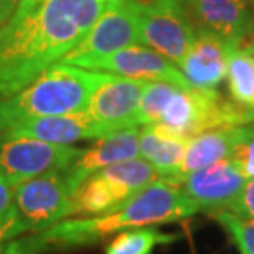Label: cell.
<instances>
[{
    "label": "cell",
    "instance_id": "cell-30",
    "mask_svg": "<svg viewBox=\"0 0 254 254\" xmlns=\"http://www.w3.org/2000/svg\"><path fill=\"white\" fill-rule=\"evenodd\" d=\"M135 3H139L140 7H147V5H152V3H157V2H162V0H134ZM174 2H179L182 5H185L187 0H174Z\"/></svg>",
    "mask_w": 254,
    "mask_h": 254
},
{
    "label": "cell",
    "instance_id": "cell-2",
    "mask_svg": "<svg viewBox=\"0 0 254 254\" xmlns=\"http://www.w3.org/2000/svg\"><path fill=\"white\" fill-rule=\"evenodd\" d=\"M198 211V206L187 196L180 185L159 179L114 211L99 216L71 220L64 218L48 230L40 231L38 235L42 236L48 250H71L98 245L111 235L126 230L159 226L185 220Z\"/></svg>",
    "mask_w": 254,
    "mask_h": 254
},
{
    "label": "cell",
    "instance_id": "cell-19",
    "mask_svg": "<svg viewBox=\"0 0 254 254\" xmlns=\"http://www.w3.org/2000/svg\"><path fill=\"white\" fill-rule=\"evenodd\" d=\"M99 174L113 187L114 191L118 193V196L124 203L144 190L145 187H149L152 182L160 179L157 170L142 157L118 162V164H113L99 170Z\"/></svg>",
    "mask_w": 254,
    "mask_h": 254
},
{
    "label": "cell",
    "instance_id": "cell-14",
    "mask_svg": "<svg viewBox=\"0 0 254 254\" xmlns=\"http://www.w3.org/2000/svg\"><path fill=\"white\" fill-rule=\"evenodd\" d=\"M104 135L109 134L86 111L22 121L0 130V139L28 137L62 145H71L86 139H99Z\"/></svg>",
    "mask_w": 254,
    "mask_h": 254
},
{
    "label": "cell",
    "instance_id": "cell-17",
    "mask_svg": "<svg viewBox=\"0 0 254 254\" xmlns=\"http://www.w3.org/2000/svg\"><path fill=\"white\" fill-rule=\"evenodd\" d=\"M189 139L172 134L159 124L139 127V157L157 170L160 179L172 180L180 169Z\"/></svg>",
    "mask_w": 254,
    "mask_h": 254
},
{
    "label": "cell",
    "instance_id": "cell-29",
    "mask_svg": "<svg viewBox=\"0 0 254 254\" xmlns=\"http://www.w3.org/2000/svg\"><path fill=\"white\" fill-rule=\"evenodd\" d=\"M20 0H0V25H3L17 8Z\"/></svg>",
    "mask_w": 254,
    "mask_h": 254
},
{
    "label": "cell",
    "instance_id": "cell-20",
    "mask_svg": "<svg viewBox=\"0 0 254 254\" xmlns=\"http://www.w3.org/2000/svg\"><path fill=\"white\" fill-rule=\"evenodd\" d=\"M175 241V235H167L155 226L121 231L106 248L104 254H152L157 245Z\"/></svg>",
    "mask_w": 254,
    "mask_h": 254
},
{
    "label": "cell",
    "instance_id": "cell-25",
    "mask_svg": "<svg viewBox=\"0 0 254 254\" xmlns=\"http://www.w3.org/2000/svg\"><path fill=\"white\" fill-rule=\"evenodd\" d=\"M48 248L38 233H30L23 238H13L7 241L0 254H42Z\"/></svg>",
    "mask_w": 254,
    "mask_h": 254
},
{
    "label": "cell",
    "instance_id": "cell-22",
    "mask_svg": "<svg viewBox=\"0 0 254 254\" xmlns=\"http://www.w3.org/2000/svg\"><path fill=\"white\" fill-rule=\"evenodd\" d=\"M179 86L165 81H149L142 91L139 104V126L159 123L167 103Z\"/></svg>",
    "mask_w": 254,
    "mask_h": 254
},
{
    "label": "cell",
    "instance_id": "cell-5",
    "mask_svg": "<svg viewBox=\"0 0 254 254\" xmlns=\"http://www.w3.org/2000/svg\"><path fill=\"white\" fill-rule=\"evenodd\" d=\"M81 152L83 149L73 145L28 137L0 139V174L17 187L35 177L66 170Z\"/></svg>",
    "mask_w": 254,
    "mask_h": 254
},
{
    "label": "cell",
    "instance_id": "cell-24",
    "mask_svg": "<svg viewBox=\"0 0 254 254\" xmlns=\"http://www.w3.org/2000/svg\"><path fill=\"white\" fill-rule=\"evenodd\" d=\"M230 159L248 180L254 179V127H246L245 135L235 145Z\"/></svg>",
    "mask_w": 254,
    "mask_h": 254
},
{
    "label": "cell",
    "instance_id": "cell-12",
    "mask_svg": "<svg viewBox=\"0 0 254 254\" xmlns=\"http://www.w3.org/2000/svg\"><path fill=\"white\" fill-rule=\"evenodd\" d=\"M248 179L231 159L191 172L180 180V189L198 206L206 213L230 210L245 190Z\"/></svg>",
    "mask_w": 254,
    "mask_h": 254
},
{
    "label": "cell",
    "instance_id": "cell-13",
    "mask_svg": "<svg viewBox=\"0 0 254 254\" xmlns=\"http://www.w3.org/2000/svg\"><path fill=\"white\" fill-rule=\"evenodd\" d=\"M235 43L215 33L196 30V37L179 68L193 88L215 89L226 78Z\"/></svg>",
    "mask_w": 254,
    "mask_h": 254
},
{
    "label": "cell",
    "instance_id": "cell-6",
    "mask_svg": "<svg viewBox=\"0 0 254 254\" xmlns=\"http://www.w3.org/2000/svg\"><path fill=\"white\" fill-rule=\"evenodd\" d=\"M71 193L63 172L45 174L17 185L13 206L23 233L45 231L68 218Z\"/></svg>",
    "mask_w": 254,
    "mask_h": 254
},
{
    "label": "cell",
    "instance_id": "cell-26",
    "mask_svg": "<svg viewBox=\"0 0 254 254\" xmlns=\"http://www.w3.org/2000/svg\"><path fill=\"white\" fill-rule=\"evenodd\" d=\"M22 235H25L23 228L18 221L17 210H15V206L12 205L2 216H0V253H2L3 246L7 245V241L22 236Z\"/></svg>",
    "mask_w": 254,
    "mask_h": 254
},
{
    "label": "cell",
    "instance_id": "cell-8",
    "mask_svg": "<svg viewBox=\"0 0 254 254\" xmlns=\"http://www.w3.org/2000/svg\"><path fill=\"white\" fill-rule=\"evenodd\" d=\"M139 5V3H137ZM139 43L152 48L179 66L196 37L185 7L174 0L140 7Z\"/></svg>",
    "mask_w": 254,
    "mask_h": 254
},
{
    "label": "cell",
    "instance_id": "cell-7",
    "mask_svg": "<svg viewBox=\"0 0 254 254\" xmlns=\"http://www.w3.org/2000/svg\"><path fill=\"white\" fill-rule=\"evenodd\" d=\"M140 8L134 0L119 7H106L103 15L76 47L58 63L81 66L139 43Z\"/></svg>",
    "mask_w": 254,
    "mask_h": 254
},
{
    "label": "cell",
    "instance_id": "cell-11",
    "mask_svg": "<svg viewBox=\"0 0 254 254\" xmlns=\"http://www.w3.org/2000/svg\"><path fill=\"white\" fill-rule=\"evenodd\" d=\"M79 68L104 71L137 81H165L184 89L193 88L179 66L142 43L130 45L108 57L91 60L83 63Z\"/></svg>",
    "mask_w": 254,
    "mask_h": 254
},
{
    "label": "cell",
    "instance_id": "cell-31",
    "mask_svg": "<svg viewBox=\"0 0 254 254\" xmlns=\"http://www.w3.org/2000/svg\"><path fill=\"white\" fill-rule=\"evenodd\" d=\"M127 2H130V0H106L108 7H119V5H124Z\"/></svg>",
    "mask_w": 254,
    "mask_h": 254
},
{
    "label": "cell",
    "instance_id": "cell-33",
    "mask_svg": "<svg viewBox=\"0 0 254 254\" xmlns=\"http://www.w3.org/2000/svg\"><path fill=\"white\" fill-rule=\"evenodd\" d=\"M251 53H253V55H254V45H253V52H251Z\"/></svg>",
    "mask_w": 254,
    "mask_h": 254
},
{
    "label": "cell",
    "instance_id": "cell-18",
    "mask_svg": "<svg viewBox=\"0 0 254 254\" xmlns=\"http://www.w3.org/2000/svg\"><path fill=\"white\" fill-rule=\"evenodd\" d=\"M124 205L99 172L88 177L71 193L69 216H99Z\"/></svg>",
    "mask_w": 254,
    "mask_h": 254
},
{
    "label": "cell",
    "instance_id": "cell-10",
    "mask_svg": "<svg viewBox=\"0 0 254 254\" xmlns=\"http://www.w3.org/2000/svg\"><path fill=\"white\" fill-rule=\"evenodd\" d=\"M184 7L196 30L230 40L236 52H253L254 12L248 0H187Z\"/></svg>",
    "mask_w": 254,
    "mask_h": 254
},
{
    "label": "cell",
    "instance_id": "cell-23",
    "mask_svg": "<svg viewBox=\"0 0 254 254\" xmlns=\"http://www.w3.org/2000/svg\"><path fill=\"white\" fill-rule=\"evenodd\" d=\"M230 235L241 254H254V220H245L228 210L208 213Z\"/></svg>",
    "mask_w": 254,
    "mask_h": 254
},
{
    "label": "cell",
    "instance_id": "cell-9",
    "mask_svg": "<svg viewBox=\"0 0 254 254\" xmlns=\"http://www.w3.org/2000/svg\"><path fill=\"white\" fill-rule=\"evenodd\" d=\"M149 81L104 73L88 101V113L108 134L139 127V104Z\"/></svg>",
    "mask_w": 254,
    "mask_h": 254
},
{
    "label": "cell",
    "instance_id": "cell-27",
    "mask_svg": "<svg viewBox=\"0 0 254 254\" xmlns=\"http://www.w3.org/2000/svg\"><path fill=\"white\" fill-rule=\"evenodd\" d=\"M228 211L235 213V215L245 218V220H254V179L248 180L240 198Z\"/></svg>",
    "mask_w": 254,
    "mask_h": 254
},
{
    "label": "cell",
    "instance_id": "cell-1",
    "mask_svg": "<svg viewBox=\"0 0 254 254\" xmlns=\"http://www.w3.org/2000/svg\"><path fill=\"white\" fill-rule=\"evenodd\" d=\"M106 7V0H20L0 25V99L18 93L58 63Z\"/></svg>",
    "mask_w": 254,
    "mask_h": 254
},
{
    "label": "cell",
    "instance_id": "cell-3",
    "mask_svg": "<svg viewBox=\"0 0 254 254\" xmlns=\"http://www.w3.org/2000/svg\"><path fill=\"white\" fill-rule=\"evenodd\" d=\"M101 78L103 71L55 63L18 93L2 99L0 130L22 121L86 111Z\"/></svg>",
    "mask_w": 254,
    "mask_h": 254
},
{
    "label": "cell",
    "instance_id": "cell-21",
    "mask_svg": "<svg viewBox=\"0 0 254 254\" xmlns=\"http://www.w3.org/2000/svg\"><path fill=\"white\" fill-rule=\"evenodd\" d=\"M226 79L231 99L254 109V55L233 53L228 63Z\"/></svg>",
    "mask_w": 254,
    "mask_h": 254
},
{
    "label": "cell",
    "instance_id": "cell-28",
    "mask_svg": "<svg viewBox=\"0 0 254 254\" xmlns=\"http://www.w3.org/2000/svg\"><path fill=\"white\" fill-rule=\"evenodd\" d=\"M15 189H17V187L10 184V182L0 174V216L13 205Z\"/></svg>",
    "mask_w": 254,
    "mask_h": 254
},
{
    "label": "cell",
    "instance_id": "cell-4",
    "mask_svg": "<svg viewBox=\"0 0 254 254\" xmlns=\"http://www.w3.org/2000/svg\"><path fill=\"white\" fill-rule=\"evenodd\" d=\"M254 123V109L226 99L216 89L177 88L167 103L159 124L172 134L191 139L201 132L240 127Z\"/></svg>",
    "mask_w": 254,
    "mask_h": 254
},
{
    "label": "cell",
    "instance_id": "cell-32",
    "mask_svg": "<svg viewBox=\"0 0 254 254\" xmlns=\"http://www.w3.org/2000/svg\"><path fill=\"white\" fill-rule=\"evenodd\" d=\"M250 2V5H251V8H253V12H254V0H248Z\"/></svg>",
    "mask_w": 254,
    "mask_h": 254
},
{
    "label": "cell",
    "instance_id": "cell-15",
    "mask_svg": "<svg viewBox=\"0 0 254 254\" xmlns=\"http://www.w3.org/2000/svg\"><path fill=\"white\" fill-rule=\"evenodd\" d=\"M135 157H139V127H130L96 139L89 149H83L78 159L63 170V175L71 191H74L96 172Z\"/></svg>",
    "mask_w": 254,
    "mask_h": 254
},
{
    "label": "cell",
    "instance_id": "cell-16",
    "mask_svg": "<svg viewBox=\"0 0 254 254\" xmlns=\"http://www.w3.org/2000/svg\"><path fill=\"white\" fill-rule=\"evenodd\" d=\"M246 127L248 126L223 127V129L206 130L191 137L189 144H187L184 160H182L179 172H177L174 179L167 182L179 185L180 180L190 175L191 172L205 169V167L215 164V162L230 159L235 145L245 135Z\"/></svg>",
    "mask_w": 254,
    "mask_h": 254
}]
</instances>
